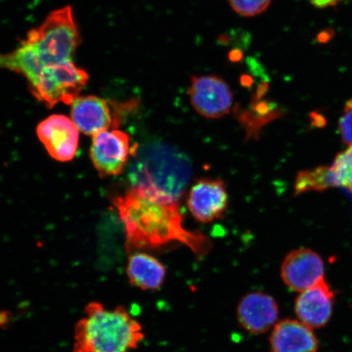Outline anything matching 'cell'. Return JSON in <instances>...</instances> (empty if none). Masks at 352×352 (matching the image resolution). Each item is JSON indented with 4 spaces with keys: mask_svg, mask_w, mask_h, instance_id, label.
Listing matches in <instances>:
<instances>
[{
    "mask_svg": "<svg viewBox=\"0 0 352 352\" xmlns=\"http://www.w3.org/2000/svg\"><path fill=\"white\" fill-rule=\"evenodd\" d=\"M130 136L118 130L104 131L94 135L91 158L100 176H114L122 173L131 155Z\"/></svg>",
    "mask_w": 352,
    "mask_h": 352,
    "instance_id": "obj_8",
    "label": "cell"
},
{
    "mask_svg": "<svg viewBox=\"0 0 352 352\" xmlns=\"http://www.w3.org/2000/svg\"><path fill=\"white\" fill-rule=\"evenodd\" d=\"M312 6L318 8L336 7L346 0H310Z\"/></svg>",
    "mask_w": 352,
    "mask_h": 352,
    "instance_id": "obj_19",
    "label": "cell"
},
{
    "mask_svg": "<svg viewBox=\"0 0 352 352\" xmlns=\"http://www.w3.org/2000/svg\"><path fill=\"white\" fill-rule=\"evenodd\" d=\"M80 41L72 7L61 8L30 30L16 50L0 54V68L19 73L32 82L48 66L73 60Z\"/></svg>",
    "mask_w": 352,
    "mask_h": 352,
    "instance_id": "obj_2",
    "label": "cell"
},
{
    "mask_svg": "<svg viewBox=\"0 0 352 352\" xmlns=\"http://www.w3.org/2000/svg\"><path fill=\"white\" fill-rule=\"evenodd\" d=\"M37 134L48 153L56 160L69 162L76 156L79 130L68 117L58 114L48 117L39 123Z\"/></svg>",
    "mask_w": 352,
    "mask_h": 352,
    "instance_id": "obj_10",
    "label": "cell"
},
{
    "mask_svg": "<svg viewBox=\"0 0 352 352\" xmlns=\"http://www.w3.org/2000/svg\"><path fill=\"white\" fill-rule=\"evenodd\" d=\"M336 294L324 277L305 290L294 302V311L299 320L311 329L327 325L332 316Z\"/></svg>",
    "mask_w": 352,
    "mask_h": 352,
    "instance_id": "obj_13",
    "label": "cell"
},
{
    "mask_svg": "<svg viewBox=\"0 0 352 352\" xmlns=\"http://www.w3.org/2000/svg\"><path fill=\"white\" fill-rule=\"evenodd\" d=\"M230 58L232 61H239L242 58L241 52L239 50H234L230 52Z\"/></svg>",
    "mask_w": 352,
    "mask_h": 352,
    "instance_id": "obj_20",
    "label": "cell"
},
{
    "mask_svg": "<svg viewBox=\"0 0 352 352\" xmlns=\"http://www.w3.org/2000/svg\"><path fill=\"white\" fill-rule=\"evenodd\" d=\"M113 204L125 226L126 250L157 249L173 242L188 246L197 258L206 256L212 245L199 232L183 226L178 201L148 189L133 187Z\"/></svg>",
    "mask_w": 352,
    "mask_h": 352,
    "instance_id": "obj_1",
    "label": "cell"
},
{
    "mask_svg": "<svg viewBox=\"0 0 352 352\" xmlns=\"http://www.w3.org/2000/svg\"><path fill=\"white\" fill-rule=\"evenodd\" d=\"M232 10L243 16H254L270 7L272 0H228Z\"/></svg>",
    "mask_w": 352,
    "mask_h": 352,
    "instance_id": "obj_17",
    "label": "cell"
},
{
    "mask_svg": "<svg viewBox=\"0 0 352 352\" xmlns=\"http://www.w3.org/2000/svg\"><path fill=\"white\" fill-rule=\"evenodd\" d=\"M121 104H117L95 96L78 98L72 103V120L79 131L95 135L120 122Z\"/></svg>",
    "mask_w": 352,
    "mask_h": 352,
    "instance_id": "obj_9",
    "label": "cell"
},
{
    "mask_svg": "<svg viewBox=\"0 0 352 352\" xmlns=\"http://www.w3.org/2000/svg\"><path fill=\"white\" fill-rule=\"evenodd\" d=\"M166 274L164 264L148 254L135 253L127 262L126 275L130 283L144 290L160 289Z\"/></svg>",
    "mask_w": 352,
    "mask_h": 352,
    "instance_id": "obj_16",
    "label": "cell"
},
{
    "mask_svg": "<svg viewBox=\"0 0 352 352\" xmlns=\"http://www.w3.org/2000/svg\"><path fill=\"white\" fill-rule=\"evenodd\" d=\"M88 78L85 69L68 60L44 69L34 82L29 83V87L35 98L52 108L59 103L72 104L85 87Z\"/></svg>",
    "mask_w": 352,
    "mask_h": 352,
    "instance_id": "obj_5",
    "label": "cell"
},
{
    "mask_svg": "<svg viewBox=\"0 0 352 352\" xmlns=\"http://www.w3.org/2000/svg\"><path fill=\"white\" fill-rule=\"evenodd\" d=\"M279 307L274 297L262 292L246 294L237 306V320L242 328L253 334H261L275 327Z\"/></svg>",
    "mask_w": 352,
    "mask_h": 352,
    "instance_id": "obj_14",
    "label": "cell"
},
{
    "mask_svg": "<svg viewBox=\"0 0 352 352\" xmlns=\"http://www.w3.org/2000/svg\"><path fill=\"white\" fill-rule=\"evenodd\" d=\"M8 316L7 312H0V327L7 324L8 319Z\"/></svg>",
    "mask_w": 352,
    "mask_h": 352,
    "instance_id": "obj_21",
    "label": "cell"
},
{
    "mask_svg": "<svg viewBox=\"0 0 352 352\" xmlns=\"http://www.w3.org/2000/svg\"><path fill=\"white\" fill-rule=\"evenodd\" d=\"M187 204L198 222L211 223L222 218L228 205L226 184L220 179L197 180L189 192Z\"/></svg>",
    "mask_w": 352,
    "mask_h": 352,
    "instance_id": "obj_12",
    "label": "cell"
},
{
    "mask_svg": "<svg viewBox=\"0 0 352 352\" xmlns=\"http://www.w3.org/2000/svg\"><path fill=\"white\" fill-rule=\"evenodd\" d=\"M73 352H131L144 338L142 325L118 306L108 309L99 302L85 307L74 328Z\"/></svg>",
    "mask_w": 352,
    "mask_h": 352,
    "instance_id": "obj_3",
    "label": "cell"
},
{
    "mask_svg": "<svg viewBox=\"0 0 352 352\" xmlns=\"http://www.w3.org/2000/svg\"><path fill=\"white\" fill-rule=\"evenodd\" d=\"M129 179L133 187L148 189L178 201L192 174V164L182 152L166 144L132 148Z\"/></svg>",
    "mask_w": 352,
    "mask_h": 352,
    "instance_id": "obj_4",
    "label": "cell"
},
{
    "mask_svg": "<svg viewBox=\"0 0 352 352\" xmlns=\"http://www.w3.org/2000/svg\"><path fill=\"white\" fill-rule=\"evenodd\" d=\"M189 99L201 116L217 120L230 113L233 103L230 87L217 76H192Z\"/></svg>",
    "mask_w": 352,
    "mask_h": 352,
    "instance_id": "obj_7",
    "label": "cell"
},
{
    "mask_svg": "<svg viewBox=\"0 0 352 352\" xmlns=\"http://www.w3.org/2000/svg\"><path fill=\"white\" fill-rule=\"evenodd\" d=\"M271 352H316L318 340L312 329L300 320L285 319L272 328Z\"/></svg>",
    "mask_w": 352,
    "mask_h": 352,
    "instance_id": "obj_15",
    "label": "cell"
},
{
    "mask_svg": "<svg viewBox=\"0 0 352 352\" xmlns=\"http://www.w3.org/2000/svg\"><path fill=\"white\" fill-rule=\"evenodd\" d=\"M340 134L343 143L347 146L352 145V98L346 101L338 122Z\"/></svg>",
    "mask_w": 352,
    "mask_h": 352,
    "instance_id": "obj_18",
    "label": "cell"
},
{
    "mask_svg": "<svg viewBox=\"0 0 352 352\" xmlns=\"http://www.w3.org/2000/svg\"><path fill=\"white\" fill-rule=\"evenodd\" d=\"M280 276L290 289L301 293L324 277V263L314 250H294L281 263Z\"/></svg>",
    "mask_w": 352,
    "mask_h": 352,
    "instance_id": "obj_11",
    "label": "cell"
},
{
    "mask_svg": "<svg viewBox=\"0 0 352 352\" xmlns=\"http://www.w3.org/2000/svg\"><path fill=\"white\" fill-rule=\"evenodd\" d=\"M344 188L352 192V145L338 153L331 165L300 171L296 179V195Z\"/></svg>",
    "mask_w": 352,
    "mask_h": 352,
    "instance_id": "obj_6",
    "label": "cell"
}]
</instances>
